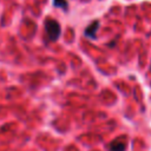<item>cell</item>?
I'll return each instance as SVG.
<instances>
[{
    "mask_svg": "<svg viewBox=\"0 0 151 151\" xmlns=\"http://www.w3.org/2000/svg\"><path fill=\"white\" fill-rule=\"evenodd\" d=\"M53 4H54V6L61 7V8H64V9H66V8H67V5H68L66 0H53Z\"/></svg>",
    "mask_w": 151,
    "mask_h": 151,
    "instance_id": "277c9868",
    "label": "cell"
},
{
    "mask_svg": "<svg viewBox=\"0 0 151 151\" xmlns=\"http://www.w3.org/2000/svg\"><path fill=\"white\" fill-rule=\"evenodd\" d=\"M110 151H125L126 150V144L122 138H117L113 142L110 143L109 145Z\"/></svg>",
    "mask_w": 151,
    "mask_h": 151,
    "instance_id": "3957f363",
    "label": "cell"
},
{
    "mask_svg": "<svg viewBox=\"0 0 151 151\" xmlns=\"http://www.w3.org/2000/svg\"><path fill=\"white\" fill-rule=\"evenodd\" d=\"M45 33L48 41H55L59 39L61 33L60 24L54 19H46L45 20Z\"/></svg>",
    "mask_w": 151,
    "mask_h": 151,
    "instance_id": "6da1fadb",
    "label": "cell"
},
{
    "mask_svg": "<svg viewBox=\"0 0 151 151\" xmlns=\"http://www.w3.org/2000/svg\"><path fill=\"white\" fill-rule=\"evenodd\" d=\"M98 28H99V21H98V20H94V21H92V22L85 28V32H84V33H85V35H86L87 38L94 39Z\"/></svg>",
    "mask_w": 151,
    "mask_h": 151,
    "instance_id": "7a4b0ae2",
    "label": "cell"
}]
</instances>
